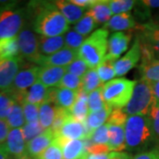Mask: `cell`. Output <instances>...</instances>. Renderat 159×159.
I'll list each match as a JSON object with an SVG mask.
<instances>
[{
  "label": "cell",
  "instance_id": "38",
  "mask_svg": "<svg viewBox=\"0 0 159 159\" xmlns=\"http://www.w3.org/2000/svg\"><path fill=\"white\" fill-rule=\"evenodd\" d=\"M64 37L66 47L75 51H78L85 42V36L77 33L74 29L67 31Z\"/></svg>",
  "mask_w": 159,
  "mask_h": 159
},
{
  "label": "cell",
  "instance_id": "24",
  "mask_svg": "<svg viewBox=\"0 0 159 159\" xmlns=\"http://www.w3.org/2000/svg\"><path fill=\"white\" fill-rule=\"evenodd\" d=\"M64 159H82L86 154L85 142L82 140H70L59 143Z\"/></svg>",
  "mask_w": 159,
  "mask_h": 159
},
{
  "label": "cell",
  "instance_id": "10",
  "mask_svg": "<svg viewBox=\"0 0 159 159\" xmlns=\"http://www.w3.org/2000/svg\"><path fill=\"white\" fill-rule=\"evenodd\" d=\"M141 57L142 54H141L140 40L139 38H136L132 48L127 51L125 56L115 61L114 68H115L116 76L121 77L125 75L128 72H130L136 66L137 63L139 62Z\"/></svg>",
  "mask_w": 159,
  "mask_h": 159
},
{
  "label": "cell",
  "instance_id": "28",
  "mask_svg": "<svg viewBox=\"0 0 159 159\" xmlns=\"http://www.w3.org/2000/svg\"><path fill=\"white\" fill-rule=\"evenodd\" d=\"M94 17L96 22L98 24H106L111 18L112 17V12L109 6V1L97 0V2L88 10Z\"/></svg>",
  "mask_w": 159,
  "mask_h": 159
},
{
  "label": "cell",
  "instance_id": "27",
  "mask_svg": "<svg viewBox=\"0 0 159 159\" xmlns=\"http://www.w3.org/2000/svg\"><path fill=\"white\" fill-rule=\"evenodd\" d=\"M58 108L56 102L47 101L40 105L39 122L44 130L51 128L56 117L57 110Z\"/></svg>",
  "mask_w": 159,
  "mask_h": 159
},
{
  "label": "cell",
  "instance_id": "8",
  "mask_svg": "<svg viewBox=\"0 0 159 159\" xmlns=\"http://www.w3.org/2000/svg\"><path fill=\"white\" fill-rule=\"evenodd\" d=\"M89 137V133L85 123L80 122L70 115L64 122L60 130L55 134V139L59 143L70 140L85 141Z\"/></svg>",
  "mask_w": 159,
  "mask_h": 159
},
{
  "label": "cell",
  "instance_id": "55",
  "mask_svg": "<svg viewBox=\"0 0 159 159\" xmlns=\"http://www.w3.org/2000/svg\"><path fill=\"white\" fill-rule=\"evenodd\" d=\"M18 159H33L30 156H29V154L28 153H26V154H24L23 156H21L20 157H19Z\"/></svg>",
  "mask_w": 159,
  "mask_h": 159
},
{
  "label": "cell",
  "instance_id": "25",
  "mask_svg": "<svg viewBox=\"0 0 159 159\" xmlns=\"http://www.w3.org/2000/svg\"><path fill=\"white\" fill-rule=\"evenodd\" d=\"M79 91L72 90L65 88H56V97L55 102L59 108L66 111H71L74 107V103L77 101Z\"/></svg>",
  "mask_w": 159,
  "mask_h": 159
},
{
  "label": "cell",
  "instance_id": "45",
  "mask_svg": "<svg viewBox=\"0 0 159 159\" xmlns=\"http://www.w3.org/2000/svg\"><path fill=\"white\" fill-rule=\"evenodd\" d=\"M66 70L69 74H72L82 78L84 74L89 70V67L80 57H78L74 62H72L69 66H66Z\"/></svg>",
  "mask_w": 159,
  "mask_h": 159
},
{
  "label": "cell",
  "instance_id": "36",
  "mask_svg": "<svg viewBox=\"0 0 159 159\" xmlns=\"http://www.w3.org/2000/svg\"><path fill=\"white\" fill-rule=\"evenodd\" d=\"M102 97V87L89 94V112H95L101 111L106 106Z\"/></svg>",
  "mask_w": 159,
  "mask_h": 159
},
{
  "label": "cell",
  "instance_id": "44",
  "mask_svg": "<svg viewBox=\"0 0 159 159\" xmlns=\"http://www.w3.org/2000/svg\"><path fill=\"white\" fill-rule=\"evenodd\" d=\"M22 107L27 123L39 121V105L24 101L22 102Z\"/></svg>",
  "mask_w": 159,
  "mask_h": 159
},
{
  "label": "cell",
  "instance_id": "47",
  "mask_svg": "<svg viewBox=\"0 0 159 159\" xmlns=\"http://www.w3.org/2000/svg\"><path fill=\"white\" fill-rule=\"evenodd\" d=\"M133 159H159V145H156L141 153H137Z\"/></svg>",
  "mask_w": 159,
  "mask_h": 159
},
{
  "label": "cell",
  "instance_id": "11",
  "mask_svg": "<svg viewBox=\"0 0 159 159\" xmlns=\"http://www.w3.org/2000/svg\"><path fill=\"white\" fill-rule=\"evenodd\" d=\"M20 58L19 57L0 60V90H8L20 71Z\"/></svg>",
  "mask_w": 159,
  "mask_h": 159
},
{
  "label": "cell",
  "instance_id": "39",
  "mask_svg": "<svg viewBox=\"0 0 159 159\" xmlns=\"http://www.w3.org/2000/svg\"><path fill=\"white\" fill-rule=\"evenodd\" d=\"M43 127L40 124L39 121L31 122V123H26V125L22 127V132L25 141L27 143L34 140V138L39 136L44 132Z\"/></svg>",
  "mask_w": 159,
  "mask_h": 159
},
{
  "label": "cell",
  "instance_id": "37",
  "mask_svg": "<svg viewBox=\"0 0 159 159\" xmlns=\"http://www.w3.org/2000/svg\"><path fill=\"white\" fill-rule=\"evenodd\" d=\"M136 4V1H134V0H111V1H109V6L111 8V11L114 15L129 12Z\"/></svg>",
  "mask_w": 159,
  "mask_h": 159
},
{
  "label": "cell",
  "instance_id": "29",
  "mask_svg": "<svg viewBox=\"0 0 159 159\" xmlns=\"http://www.w3.org/2000/svg\"><path fill=\"white\" fill-rule=\"evenodd\" d=\"M141 79L152 84L159 80V60L155 59L148 63H142L139 66Z\"/></svg>",
  "mask_w": 159,
  "mask_h": 159
},
{
  "label": "cell",
  "instance_id": "56",
  "mask_svg": "<svg viewBox=\"0 0 159 159\" xmlns=\"http://www.w3.org/2000/svg\"><path fill=\"white\" fill-rule=\"evenodd\" d=\"M9 159H15V158H13V157H10Z\"/></svg>",
  "mask_w": 159,
  "mask_h": 159
},
{
  "label": "cell",
  "instance_id": "17",
  "mask_svg": "<svg viewBox=\"0 0 159 159\" xmlns=\"http://www.w3.org/2000/svg\"><path fill=\"white\" fill-rule=\"evenodd\" d=\"M53 4L57 7V9L66 18L69 24H76L87 12L85 8L74 5L72 1H64L58 0L54 1Z\"/></svg>",
  "mask_w": 159,
  "mask_h": 159
},
{
  "label": "cell",
  "instance_id": "48",
  "mask_svg": "<svg viewBox=\"0 0 159 159\" xmlns=\"http://www.w3.org/2000/svg\"><path fill=\"white\" fill-rule=\"evenodd\" d=\"M10 130L11 128L6 119H0V145L6 143Z\"/></svg>",
  "mask_w": 159,
  "mask_h": 159
},
{
  "label": "cell",
  "instance_id": "31",
  "mask_svg": "<svg viewBox=\"0 0 159 159\" xmlns=\"http://www.w3.org/2000/svg\"><path fill=\"white\" fill-rule=\"evenodd\" d=\"M19 53L20 48L17 36L0 40V60L16 57Z\"/></svg>",
  "mask_w": 159,
  "mask_h": 159
},
{
  "label": "cell",
  "instance_id": "22",
  "mask_svg": "<svg viewBox=\"0 0 159 159\" xmlns=\"http://www.w3.org/2000/svg\"><path fill=\"white\" fill-rule=\"evenodd\" d=\"M111 111H112V107L110 106L109 104H106V106L101 111L89 113L85 121V125L89 133L88 139L91 136L94 131H96L97 128H99L100 126H102L106 123Z\"/></svg>",
  "mask_w": 159,
  "mask_h": 159
},
{
  "label": "cell",
  "instance_id": "21",
  "mask_svg": "<svg viewBox=\"0 0 159 159\" xmlns=\"http://www.w3.org/2000/svg\"><path fill=\"white\" fill-rule=\"evenodd\" d=\"M51 88H47L37 80L31 88L25 92V101L33 104L41 105L49 101Z\"/></svg>",
  "mask_w": 159,
  "mask_h": 159
},
{
  "label": "cell",
  "instance_id": "6",
  "mask_svg": "<svg viewBox=\"0 0 159 159\" xmlns=\"http://www.w3.org/2000/svg\"><path fill=\"white\" fill-rule=\"evenodd\" d=\"M25 11L14 6L0 7V40L16 37L22 30Z\"/></svg>",
  "mask_w": 159,
  "mask_h": 159
},
{
  "label": "cell",
  "instance_id": "19",
  "mask_svg": "<svg viewBox=\"0 0 159 159\" xmlns=\"http://www.w3.org/2000/svg\"><path fill=\"white\" fill-rule=\"evenodd\" d=\"M142 36L140 42L146 43L155 52L156 55L159 56V25L155 23H147L141 26Z\"/></svg>",
  "mask_w": 159,
  "mask_h": 159
},
{
  "label": "cell",
  "instance_id": "2",
  "mask_svg": "<svg viewBox=\"0 0 159 159\" xmlns=\"http://www.w3.org/2000/svg\"><path fill=\"white\" fill-rule=\"evenodd\" d=\"M69 25L53 3H43V8L40 9L34 19L33 29L34 32L42 36L54 37L66 33Z\"/></svg>",
  "mask_w": 159,
  "mask_h": 159
},
{
  "label": "cell",
  "instance_id": "3",
  "mask_svg": "<svg viewBox=\"0 0 159 159\" xmlns=\"http://www.w3.org/2000/svg\"><path fill=\"white\" fill-rule=\"evenodd\" d=\"M109 30L97 29L78 50L79 57L88 65L89 69H97L106 57L108 51Z\"/></svg>",
  "mask_w": 159,
  "mask_h": 159
},
{
  "label": "cell",
  "instance_id": "53",
  "mask_svg": "<svg viewBox=\"0 0 159 159\" xmlns=\"http://www.w3.org/2000/svg\"><path fill=\"white\" fill-rule=\"evenodd\" d=\"M10 157L11 156L7 150L6 144L0 145V159H9Z\"/></svg>",
  "mask_w": 159,
  "mask_h": 159
},
{
  "label": "cell",
  "instance_id": "13",
  "mask_svg": "<svg viewBox=\"0 0 159 159\" xmlns=\"http://www.w3.org/2000/svg\"><path fill=\"white\" fill-rule=\"evenodd\" d=\"M131 38L132 34L128 32H116L111 34L109 38L108 54L106 56L113 61H117L127 50Z\"/></svg>",
  "mask_w": 159,
  "mask_h": 159
},
{
  "label": "cell",
  "instance_id": "46",
  "mask_svg": "<svg viewBox=\"0 0 159 159\" xmlns=\"http://www.w3.org/2000/svg\"><path fill=\"white\" fill-rule=\"evenodd\" d=\"M126 116L127 115L125 113L123 109L114 108L106 123L115 125H125V121L127 119Z\"/></svg>",
  "mask_w": 159,
  "mask_h": 159
},
{
  "label": "cell",
  "instance_id": "23",
  "mask_svg": "<svg viewBox=\"0 0 159 159\" xmlns=\"http://www.w3.org/2000/svg\"><path fill=\"white\" fill-rule=\"evenodd\" d=\"M65 37L64 35H58L54 37H39V51L43 56H51L58 51L64 49Z\"/></svg>",
  "mask_w": 159,
  "mask_h": 159
},
{
  "label": "cell",
  "instance_id": "16",
  "mask_svg": "<svg viewBox=\"0 0 159 159\" xmlns=\"http://www.w3.org/2000/svg\"><path fill=\"white\" fill-rule=\"evenodd\" d=\"M55 140V134L51 128L45 130L39 136L27 143V153L33 159H35L43 153Z\"/></svg>",
  "mask_w": 159,
  "mask_h": 159
},
{
  "label": "cell",
  "instance_id": "4",
  "mask_svg": "<svg viewBox=\"0 0 159 159\" xmlns=\"http://www.w3.org/2000/svg\"><path fill=\"white\" fill-rule=\"evenodd\" d=\"M136 81L120 78L114 79L102 86L104 102L112 108L122 109L130 101Z\"/></svg>",
  "mask_w": 159,
  "mask_h": 159
},
{
  "label": "cell",
  "instance_id": "54",
  "mask_svg": "<svg viewBox=\"0 0 159 159\" xmlns=\"http://www.w3.org/2000/svg\"><path fill=\"white\" fill-rule=\"evenodd\" d=\"M152 89H153V93L156 100L159 102V80L157 82L154 83L152 85Z\"/></svg>",
  "mask_w": 159,
  "mask_h": 159
},
{
  "label": "cell",
  "instance_id": "35",
  "mask_svg": "<svg viewBox=\"0 0 159 159\" xmlns=\"http://www.w3.org/2000/svg\"><path fill=\"white\" fill-rule=\"evenodd\" d=\"M15 102V98L9 90L0 92V119H6Z\"/></svg>",
  "mask_w": 159,
  "mask_h": 159
},
{
  "label": "cell",
  "instance_id": "33",
  "mask_svg": "<svg viewBox=\"0 0 159 159\" xmlns=\"http://www.w3.org/2000/svg\"><path fill=\"white\" fill-rule=\"evenodd\" d=\"M97 26V23L96 22L94 17L91 15L89 11H87L85 15L74 25V29L80 34L86 36L90 34L91 32L96 29Z\"/></svg>",
  "mask_w": 159,
  "mask_h": 159
},
{
  "label": "cell",
  "instance_id": "5",
  "mask_svg": "<svg viewBox=\"0 0 159 159\" xmlns=\"http://www.w3.org/2000/svg\"><path fill=\"white\" fill-rule=\"evenodd\" d=\"M155 102L156 98L154 96L152 84L141 79L136 81L130 101L123 111L129 116H147Z\"/></svg>",
  "mask_w": 159,
  "mask_h": 159
},
{
  "label": "cell",
  "instance_id": "18",
  "mask_svg": "<svg viewBox=\"0 0 159 159\" xmlns=\"http://www.w3.org/2000/svg\"><path fill=\"white\" fill-rule=\"evenodd\" d=\"M108 146L110 151L111 152H122V150L125 149V125L108 124Z\"/></svg>",
  "mask_w": 159,
  "mask_h": 159
},
{
  "label": "cell",
  "instance_id": "52",
  "mask_svg": "<svg viewBox=\"0 0 159 159\" xmlns=\"http://www.w3.org/2000/svg\"><path fill=\"white\" fill-rule=\"evenodd\" d=\"M143 5L151 9H159V0H143Z\"/></svg>",
  "mask_w": 159,
  "mask_h": 159
},
{
  "label": "cell",
  "instance_id": "34",
  "mask_svg": "<svg viewBox=\"0 0 159 159\" xmlns=\"http://www.w3.org/2000/svg\"><path fill=\"white\" fill-rule=\"evenodd\" d=\"M114 64L115 61L106 56L102 63L97 66V74L102 82H108L110 80H112V79L116 76Z\"/></svg>",
  "mask_w": 159,
  "mask_h": 159
},
{
  "label": "cell",
  "instance_id": "50",
  "mask_svg": "<svg viewBox=\"0 0 159 159\" xmlns=\"http://www.w3.org/2000/svg\"><path fill=\"white\" fill-rule=\"evenodd\" d=\"M97 2V0H72V3H74L76 6H80L82 8L86 7H89L93 6Z\"/></svg>",
  "mask_w": 159,
  "mask_h": 159
},
{
  "label": "cell",
  "instance_id": "42",
  "mask_svg": "<svg viewBox=\"0 0 159 159\" xmlns=\"http://www.w3.org/2000/svg\"><path fill=\"white\" fill-rule=\"evenodd\" d=\"M58 87L72 89V90L80 91L82 89V78L66 73L63 77L62 80Z\"/></svg>",
  "mask_w": 159,
  "mask_h": 159
},
{
  "label": "cell",
  "instance_id": "12",
  "mask_svg": "<svg viewBox=\"0 0 159 159\" xmlns=\"http://www.w3.org/2000/svg\"><path fill=\"white\" fill-rule=\"evenodd\" d=\"M79 57L78 51L65 47L51 56H41L37 65L39 66H60L66 67Z\"/></svg>",
  "mask_w": 159,
  "mask_h": 159
},
{
  "label": "cell",
  "instance_id": "30",
  "mask_svg": "<svg viewBox=\"0 0 159 159\" xmlns=\"http://www.w3.org/2000/svg\"><path fill=\"white\" fill-rule=\"evenodd\" d=\"M6 120L7 121L11 129L22 128L27 123L25 119V116H24L22 103L15 101Z\"/></svg>",
  "mask_w": 159,
  "mask_h": 159
},
{
  "label": "cell",
  "instance_id": "43",
  "mask_svg": "<svg viewBox=\"0 0 159 159\" xmlns=\"http://www.w3.org/2000/svg\"><path fill=\"white\" fill-rule=\"evenodd\" d=\"M94 144L108 145L109 143V125L107 123L94 131L91 136L89 138Z\"/></svg>",
  "mask_w": 159,
  "mask_h": 159
},
{
  "label": "cell",
  "instance_id": "20",
  "mask_svg": "<svg viewBox=\"0 0 159 159\" xmlns=\"http://www.w3.org/2000/svg\"><path fill=\"white\" fill-rule=\"evenodd\" d=\"M136 27V22L134 18L130 12H125L116 14L111 18V20L104 25V29L111 31H125L134 29Z\"/></svg>",
  "mask_w": 159,
  "mask_h": 159
},
{
  "label": "cell",
  "instance_id": "51",
  "mask_svg": "<svg viewBox=\"0 0 159 159\" xmlns=\"http://www.w3.org/2000/svg\"><path fill=\"white\" fill-rule=\"evenodd\" d=\"M82 159H110L109 154H85Z\"/></svg>",
  "mask_w": 159,
  "mask_h": 159
},
{
  "label": "cell",
  "instance_id": "40",
  "mask_svg": "<svg viewBox=\"0 0 159 159\" xmlns=\"http://www.w3.org/2000/svg\"><path fill=\"white\" fill-rule=\"evenodd\" d=\"M153 131L156 144L159 145V102L156 100L148 114Z\"/></svg>",
  "mask_w": 159,
  "mask_h": 159
},
{
  "label": "cell",
  "instance_id": "7",
  "mask_svg": "<svg viewBox=\"0 0 159 159\" xmlns=\"http://www.w3.org/2000/svg\"><path fill=\"white\" fill-rule=\"evenodd\" d=\"M17 38L21 56L30 62L37 64L42 55L39 51V37H37L33 29H23L18 34Z\"/></svg>",
  "mask_w": 159,
  "mask_h": 159
},
{
  "label": "cell",
  "instance_id": "41",
  "mask_svg": "<svg viewBox=\"0 0 159 159\" xmlns=\"http://www.w3.org/2000/svg\"><path fill=\"white\" fill-rule=\"evenodd\" d=\"M35 159H64L62 147L55 139L51 145Z\"/></svg>",
  "mask_w": 159,
  "mask_h": 159
},
{
  "label": "cell",
  "instance_id": "49",
  "mask_svg": "<svg viewBox=\"0 0 159 159\" xmlns=\"http://www.w3.org/2000/svg\"><path fill=\"white\" fill-rule=\"evenodd\" d=\"M110 159H133V156L125 152H110L109 153Z\"/></svg>",
  "mask_w": 159,
  "mask_h": 159
},
{
  "label": "cell",
  "instance_id": "14",
  "mask_svg": "<svg viewBox=\"0 0 159 159\" xmlns=\"http://www.w3.org/2000/svg\"><path fill=\"white\" fill-rule=\"evenodd\" d=\"M5 144L10 156L13 158L18 159L27 153V142L23 135L22 128L11 129Z\"/></svg>",
  "mask_w": 159,
  "mask_h": 159
},
{
  "label": "cell",
  "instance_id": "32",
  "mask_svg": "<svg viewBox=\"0 0 159 159\" xmlns=\"http://www.w3.org/2000/svg\"><path fill=\"white\" fill-rule=\"evenodd\" d=\"M102 81L98 76L97 69H89L82 77V90L88 95L102 87Z\"/></svg>",
  "mask_w": 159,
  "mask_h": 159
},
{
  "label": "cell",
  "instance_id": "15",
  "mask_svg": "<svg viewBox=\"0 0 159 159\" xmlns=\"http://www.w3.org/2000/svg\"><path fill=\"white\" fill-rule=\"evenodd\" d=\"M66 73V67L40 66L38 80L47 88H57Z\"/></svg>",
  "mask_w": 159,
  "mask_h": 159
},
{
  "label": "cell",
  "instance_id": "9",
  "mask_svg": "<svg viewBox=\"0 0 159 159\" xmlns=\"http://www.w3.org/2000/svg\"><path fill=\"white\" fill-rule=\"evenodd\" d=\"M39 71V66H31L20 70L8 90L14 95L25 94V92L38 80Z\"/></svg>",
  "mask_w": 159,
  "mask_h": 159
},
{
  "label": "cell",
  "instance_id": "26",
  "mask_svg": "<svg viewBox=\"0 0 159 159\" xmlns=\"http://www.w3.org/2000/svg\"><path fill=\"white\" fill-rule=\"evenodd\" d=\"M70 113L74 119H76L80 122L85 123L87 117L89 113V95L87 93H85L82 89H80L79 91L77 101L74 103V107L71 109Z\"/></svg>",
  "mask_w": 159,
  "mask_h": 159
},
{
  "label": "cell",
  "instance_id": "1",
  "mask_svg": "<svg viewBox=\"0 0 159 159\" xmlns=\"http://www.w3.org/2000/svg\"><path fill=\"white\" fill-rule=\"evenodd\" d=\"M125 149L139 153L149 149L156 143L148 115L129 116L125 124Z\"/></svg>",
  "mask_w": 159,
  "mask_h": 159
}]
</instances>
